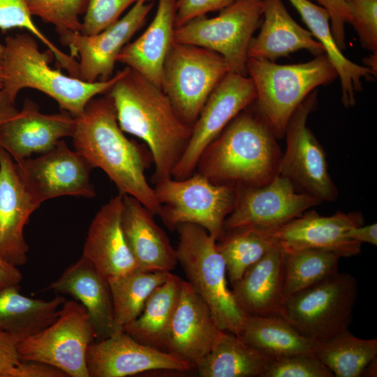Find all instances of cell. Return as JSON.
<instances>
[{
    "label": "cell",
    "instance_id": "484cf974",
    "mask_svg": "<svg viewBox=\"0 0 377 377\" xmlns=\"http://www.w3.org/2000/svg\"><path fill=\"white\" fill-rule=\"evenodd\" d=\"M283 279V253L274 246L231 285L237 306L245 316L279 315Z\"/></svg>",
    "mask_w": 377,
    "mask_h": 377
},
{
    "label": "cell",
    "instance_id": "ba28073f",
    "mask_svg": "<svg viewBox=\"0 0 377 377\" xmlns=\"http://www.w3.org/2000/svg\"><path fill=\"white\" fill-rule=\"evenodd\" d=\"M357 297V282L337 273L286 297L279 315L300 334L324 341L348 329Z\"/></svg>",
    "mask_w": 377,
    "mask_h": 377
},
{
    "label": "cell",
    "instance_id": "f1b7e54d",
    "mask_svg": "<svg viewBox=\"0 0 377 377\" xmlns=\"http://www.w3.org/2000/svg\"><path fill=\"white\" fill-rule=\"evenodd\" d=\"M66 300L57 295L50 300L20 293L19 286L0 289V330L17 343L38 333L57 318Z\"/></svg>",
    "mask_w": 377,
    "mask_h": 377
},
{
    "label": "cell",
    "instance_id": "5bb4252c",
    "mask_svg": "<svg viewBox=\"0 0 377 377\" xmlns=\"http://www.w3.org/2000/svg\"><path fill=\"white\" fill-rule=\"evenodd\" d=\"M255 98V87L249 75L228 73L212 91L193 125L189 141L172 177L181 179L194 173L207 146Z\"/></svg>",
    "mask_w": 377,
    "mask_h": 377
},
{
    "label": "cell",
    "instance_id": "ac0fdd59",
    "mask_svg": "<svg viewBox=\"0 0 377 377\" xmlns=\"http://www.w3.org/2000/svg\"><path fill=\"white\" fill-rule=\"evenodd\" d=\"M89 377H125L154 370L195 369L184 360L135 340L124 330L94 341L86 356Z\"/></svg>",
    "mask_w": 377,
    "mask_h": 377
},
{
    "label": "cell",
    "instance_id": "d6986e66",
    "mask_svg": "<svg viewBox=\"0 0 377 377\" xmlns=\"http://www.w3.org/2000/svg\"><path fill=\"white\" fill-rule=\"evenodd\" d=\"M224 332L216 325L206 302L187 281L183 280L170 327L166 351L195 369Z\"/></svg>",
    "mask_w": 377,
    "mask_h": 377
},
{
    "label": "cell",
    "instance_id": "ffe728a7",
    "mask_svg": "<svg viewBox=\"0 0 377 377\" xmlns=\"http://www.w3.org/2000/svg\"><path fill=\"white\" fill-rule=\"evenodd\" d=\"M75 126V118L68 112L44 114L36 103L26 99L18 113L1 127L0 147L17 162L72 138Z\"/></svg>",
    "mask_w": 377,
    "mask_h": 377
},
{
    "label": "cell",
    "instance_id": "9c48e42d",
    "mask_svg": "<svg viewBox=\"0 0 377 377\" xmlns=\"http://www.w3.org/2000/svg\"><path fill=\"white\" fill-rule=\"evenodd\" d=\"M263 15V0H236L215 17L200 16L176 27L174 42L214 51L230 72L248 75L249 47Z\"/></svg>",
    "mask_w": 377,
    "mask_h": 377
},
{
    "label": "cell",
    "instance_id": "d590c367",
    "mask_svg": "<svg viewBox=\"0 0 377 377\" xmlns=\"http://www.w3.org/2000/svg\"><path fill=\"white\" fill-rule=\"evenodd\" d=\"M284 300L337 273L340 256L325 249L283 253Z\"/></svg>",
    "mask_w": 377,
    "mask_h": 377
},
{
    "label": "cell",
    "instance_id": "1f68e13d",
    "mask_svg": "<svg viewBox=\"0 0 377 377\" xmlns=\"http://www.w3.org/2000/svg\"><path fill=\"white\" fill-rule=\"evenodd\" d=\"M273 360L225 331L195 369L201 377H263Z\"/></svg>",
    "mask_w": 377,
    "mask_h": 377
},
{
    "label": "cell",
    "instance_id": "e575fe53",
    "mask_svg": "<svg viewBox=\"0 0 377 377\" xmlns=\"http://www.w3.org/2000/svg\"><path fill=\"white\" fill-rule=\"evenodd\" d=\"M216 245L224 259L227 278L231 285L274 247L263 230L253 226L225 230Z\"/></svg>",
    "mask_w": 377,
    "mask_h": 377
},
{
    "label": "cell",
    "instance_id": "cb8c5ba5",
    "mask_svg": "<svg viewBox=\"0 0 377 377\" xmlns=\"http://www.w3.org/2000/svg\"><path fill=\"white\" fill-rule=\"evenodd\" d=\"M153 216L139 200L123 195V233L139 269L171 272L178 263L176 250Z\"/></svg>",
    "mask_w": 377,
    "mask_h": 377
},
{
    "label": "cell",
    "instance_id": "52a82bcc",
    "mask_svg": "<svg viewBox=\"0 0 377 377\" xmlns=\"http://www.w3.org/2000/svg\"><path fill=\"white\" fill-rule=\"evenodd\" d=\"M154 188L161 207L158 216L169 230L183 223L195 224L216 241L225 232V220L237 197V187L213 183L198 172L181 179H164Z\"/></svg>",
    "mask_w": 377,
    "mask_h": 377
},
{
    "label": "cell",
    "instance_id": "ee69618b",
    "mask_svg": "<svg viewBox=\"0 0 377 377\" xmlns=\"http://www.w3.org/2000/svg\"><path fill=\"white\" fill-rule=\"evenodd\" d=\"M10 377H68L61 369L49 364L34 360L20 361Z\"/></svg>",
    "mask_w": 377,
    "mask_h": 377
},
{
    "label": "cell",
    "instance_id": "836d02e7",
    "mask_svg": "<svg viewBox=\"0 0 377 377\" xmlns=\"http://www.w3.org/2000/svg\"><path fill=\"white\" fill-rule=\"evenodd\" d=\"M170 273L136 269L108 279L116 323L124 328L137 318L150 295Z\"/></svg>",
    "mask_w": 377,
    "mask_h": 377
},
{
    "label": "cell",
    "instance_id": "7dc6e473",
    "mask_svg": "<svg viewBox=\"0 0 377 377\" xmlns=\"http://www.w3.org/2000/svg\"><path fill=\"white\" fill-rule=\"evenodd\" d=\"M22 274L18 267L13 266L0 257V289L10 286H19Z\"/></svg>",
    "mask_w": 377,
    "mask_h": 377
},
{
    "label": "cell",
    "instance_id": "8d00e7d4",
    "mask_svg": "<svg viewBox=\"0 0 377 377\" xmlns=\"http://www.w3.org/2000/svg\"><path fill=\"white\" fill-rule=\"evenodd\" d=\"M13 28L27 30L52 52L61 68L69 75L77 77V59L59 49L37 27L32 20L27 0H0V29L6 30Z\"/></svg>",
    "mask_w": 377,
    "mask_h": 377
},
{
    "label": "cell",
    "instance_id": "f35d334b",
    "mask_svg": "<svg viewBox=\"0 0 377 377\" xmlns=\"http://www.w3.org/2000/svg\"><path fill=\"white\" fill-rule=\"evenodd\" d=\"M346 22L357 34L362 48L377 52V0H348Z\"/></svg>",
    "mask_w": 377,
    "mask_h": 377
},
{
    "label": "cell",
    "instance_id": "30bf717a",
    "mask_svg": "<svg viewBox=\"0 0 377 377\" xmlns=\"http://www.w3.org/2000/svg\"><path fill=\"white\" fill-rule=\"evenodd\" d=\"M229 72L218 53L174 42L164 62L161 89L181 118L193 126L212 91Z\"/></svg>",
    "mask_w": 377,
    "mask_h": 377
},
{
    "label": "cell",
    "instance_id": "74e56055",
    "mask_svg": "<svg viewBox=\"0 0 377 377\" xmlns=\"http://www.w3.org/2000/svg\"><path fill=\"white\" fill-rule=\"evenodd\" d=\"M32 15L52 24L61 37L80 32V15L85 13L88 0H27Z\"/></svg>",
    "mask_w": 377,
    "mask_h": 377
},
{
    "label": "cell",
    "instance_id": "e0dca14e",
    "mask_svg": "<svg viewBox=\"0 0 377 377\" xmlns=\"http://www.w3.org/2000/svg\"><path fill=\"white\" fill-rule=\"evenodd\" d=\"M364 221L359 212L320 216L314 211H306L281 226L261 229L273 246L283 253L318 249L331 251L340 258L352 257L360 253L362 244L348 239L346 232L363 225Z\"/></svg>",
    "mask_w": 377,
    "mask_h": 377
},
{
    "label": "cell",
    "instance_id": "2e32d148",
    "mask_svg": "<svg viewBox=\"0 0 377 377\" xmlns=\"http://www.w3.org/2000/svg\"><path fill=\"white\" fill-rule=\"evenodd\" d=\"M320 203L278 175L262 186L237 187L235 204L225 220L224 230L243 226L274 228Z\"/></svg>",
    "mask_w": 377,
    "mask_h": 377
},
{
    "label": "cell",
    "instance_id": "f546056e",
    "mask_svg": "<svg viewBox=\"0 0 377 377\" xmlns=\"http://www.w3.org/2000/svg\"><path fill=\"white\" fill-rule=\"evenodd\" d=\"M183 279L172 273L150 295L140 316L124 327V331L145 345L166 351L171 321Z\"/></svg>",
    "mask_w": 377,
    "mask_h": 377
},
{
    "label": "cell",
    "instance_id": "6da1fadb",
    "mask_svg": "<svg viewBox=\"0 0 377 377\" xmlns=\"http://www.w3.org/2000/svg\"><path fill=\"white\" fill-rule=\"evenodd\" d=\"M108 94L121 129L147 145L154 163L155 184L172 177L193 126L181 118L161 87L128 67Z\"/></svg>",
    "mask_w": 377,
    "mask_h": 377
},
{
    "label": "cell",
    "instance_id": "4fadbf2b",
    "mask_svg": "<svg viewBox=\"0 0 377 377\" xmlns=\"http://www.w3.org/2000/svg\"><path fill=\"white\" fill-rule=\"evenodd\" d=\"M15 163L25 188L39 207L61 196L93 198L96 195L90 182L92 166L81 154L70 149L64 140L36 158Z\"/></svg>",
    "mask_w": 377,
    "mask_h": 377
},
{
    "label": "cell",
    "instance_id": "f6af8a7d",
    "mask_svg": "<svg viewBox=\"0 0 377 377\" xmlns=\"http://www.w3.org/2000/svg\"><path fill=\"white\" fill-rule=\"evenodd\" d=\"M20 362L17 343L0 330V377H10L12 370Z\"/></svg>",
    "mask_w": 377,
    "mask_h": 377
},
{
    "label": "cell",
    "instance_id": "7bdbcfd3",
    "mask_svg": "<svg viewBox=\"0 0 377 377\" xmlns=\"http://www.w3.org/2000/svg\"><path fill=\"white\" fill-rule=\"evenodd\" d=\"M324 8L330 17L331 29L339 48H346V9L348 0H310Z\"/></svg>",
    "mask_w": 377,
    "mask_h": 377
},
{
    "label": "cell",
    "instance_id": "277c9868",
    "mask_svg": "<svg viewBox=\"0 0 377 377\" xmlns=\"http://www.w3.org/2000/svg\"><path fill=\"white\" fill-rule=\"evenodd\" d=\"M3 46V89L8 95L16 100L23 89L38 90L75 118L82 114L91 99L108 92L125 71L107 80L86 82L52 68V52L41 51L36 38L29 33L6 36Z\"/></svg>",
    "mask_w": 377,
    "mask_h": 377
},
{
    "label": "cell",
    "instance_id": "bcb514c9",
    "mask_svg": "<svg viewBox=\"0 0 377 377\" xmlns=\"http://www.w3.org/2000/svg\"><path fill=\"white\" fill-rule=\"evenodd\" d=\"M348 239L357 241L361 244L369 243L377 245V224L358 226L348 229L346 232Z\"/></svg>",
    "mask_w": 377,
    "mask_h": 377
},
{
    "label": "cell",
    "instance_id": "f907efd6",
    "mask_svg": "<svg viewBox=\"0 0 377 377\" xmlns=\"http://www.w3.org/2000/svg\"><path fill=\"white\" fill-rule=\"evenodd\" d=\"M376 357L374 358L366 367L364 374H367V376H376Z\"/></svg>",
    "mask_w": 377,
    "mask_h": 377
},
{
    "label": "cell",
    "instance_id": "8fae6325",
    "mask_svg": "<svg viewBox=\"0 0 377 377\" xmlns=\"http://www.w3.org/2000/svg\"><path fill=\"white\" fill-rule=\"evenodd\" d=\"M94 328L84 307L75 300H66L56 320L17 345L20 361L45 362L68 377H89L86 356L96 341Z\"/></svg>",
    "mask_w": 377,
    "mask_h": 377
},
{
    "label": "cell",
    "instance_id": "60d3db41",
    "mask_svg": "<svg viewBox=\"0 0 377 377\" xmlns=\"http://www.w3.org/2000/svg\"><path fill=\"white\" fill-rule=\"evenodd\" d=\"M138 0H88L80 33L96 34L115 23Z\"/></svg>",
    "mask_w": 377,
    "mask_h": 377
},
{
    "label": "cell",
    "instance_id": "83f0119b",
    "mask_svg": "<svg viewBox=\"0 0 377 377\" xmlns=\"http://www.w3.org/2000/svg\"><path fill=\"white\" fill-rule=\"evenodd\" d=\"M297 10L313 36L323 45L325 54L340 80L341 101L346 108L355 104V96L362 89V80H371L376 74L343 55L334 38L328 12L310 0H288Z\"/></svg>",
    "mask_w": 377,
    "mask_h": 377
},
{
    "label": "cell",
    "instance_id": "7a4b0ae2",
    "mask_svg": "<svg viewBox=\"0 0 377 377\" xmlns=\"http://www.w3.org/2000/svg\"><path fill=\"white\" fill-rule=\"evenodd\" d=\"M75 119L72 137L75 149L93 168L105 172L120 193L135 198L158 215L160 205L145 176L153 161L151 154L125 135L110 96L91 99Z\"/></svg>",
    "mask_w": 377,
    "mask_h": 377
},
{
    "label": "cell",
    "instance_id": "681fc988",
    "mask_svg": "<svg viewBox=\"0 0 377 377\" xmlns=\"http://www.w3.org/2000/svg\"><path fill=\"white\" fill-rule=\"evenodd\" d=\"M363 65L371 69L377 74V52L371 54L363 59Z\"/></svg>",
    "mask_w": 377,
    "mask_h": 377
},
{
    "label": "cell",
    "instance_id": "c3c4849f",
    "mask_svg": "<svg viewBox=\"0 0 377 377\" xmlns=\"http://www.w3.org/2000/svg\"><path fill=\"white\" fill-rule=\"evenodd\" d=\"M18 112L15 100L12 99L3 89H0V128Z\"/></svg>",
    "mask_w": 377,
    "mask_h": 377
},
{
    "label": "cell",
    "instance_id": "4316f807",
    "mask_svg": "<svg viewBox=\"0 0 377 377\" xmlns=\"http://www.w3.org/2000/svg\"><path fill=\"white\" fill-rule=\"evenodd\" d=\"M177 0H158L155 15L144 32L128 43L117 61L161 88L163 68L174 43Z\"/></svg>",
    "mask_w": 377,
    "mask_h": 377
},
{
    "label": "cell",
    "instance_id": "d4e9b609",
    "mask_svg": "<svg viewBox=\"0 0 377 377\" xmlns=\"http://www.w3.org/2000/svg\"><path fill=\"white\" fill-rule=\"evenodd\" d=\"M260 32L253 37L249 58L275 61L301 50L313 55L325 54L323 45L288 13L283 0H263Z\"/></svg>",
    "mask_w": 377,
    "mask_h": 377
},
{
    "label": "cell",
    "instance_id": "ab89813d",
    "mask_svg": "<svg viewBox=\"0 0 377 377\" xmlns=\"http://www.w3.org/2000/svg\"><path fill=\"white\" fill-rule=\"evenodd\" d=\"M263 377H334L313 354L300 353L273 360Z\"/></svg>",
    "mask_w": 377,
    "mask_h": 377
},
{
    "label": "cell",
    "instance_id": "5b68a950",
    "mask_svg": "<svg viewBox=\"0 0 377 377\" xmlns=\"http://www.w3.org/2000/svg\"><path fill=\"white\" fill-rule=\"evenodd\" d=\"M247 72L256 90L254 107L277 138L284 136L290 117L304 99L338 77L325 54L306 62L285 65L249 58Z\"/></svg>",
    "mask_w": 377,
    "mask_h": 377
},
{
    "label": "cell",
    "instance_id": "9a60e30c",
    "mask_svg": "<svg viewBox=\"0 0 377 377\" xmlns=\"http://www.w3.org/2000/svg\"><path fill=\"white\" fill-rule=\"evenodd\" d=\"M153 6L150 0H138L125 15L96 34L73 32L60 37L70 54L78 59L77 77L93 82L112 77L118 55L142 27Z\"/></svg>",
    "mask_w": 377,
    "mask_h": 377
},
{
    "label": "cell",
    "instance_id": "603a6c76",
    "mask_svg": "<svg viewBox=\"0 0 377 377\" xmlns=\"http://www.w3.org/2000/svg\"><path fill=\"white\" fill-rule=\"evenodd\" d=\"M123 194L111 198L93 219L82 256L107 279L139 269L126 242L122 226Z\"/></svg>",
    "mask_w": 377,
    "mask_h": 377
},
{
    "label": "cell",
    "instance_id": "4dcf8cb0",
    "mask_svg": "<svg viewBox=\"0 0 377 377\" xmlns=\"http://www.w3.org/2000/svg\"><path fill=\"white\" fill-rule=\"evenodd\" d=\"M237 336L273 359L300 353L313 354L318 343L300 334L280 315L246 316Z\"/></svg>",
    "mask_w": 377,
    "mask_h": 377
},
{
    "label": "cell",
    "instance_id": "7c38bea8",
    "mask_svg": "<svg viewBox=\"0 0 377 377\" xmlns=\"http://www.w3.org/2000/svg\"><path fill=\"white\" fill-rule=\"evenodd\" d=\"M317 95V90L313 91L287 124L286 149L281 155L278 174L290 180L298 191L321 202H332L338 191L329 172L325 150L307 126L308 117L318 105Z\"/></svg>",
    "mask_w": 377,
    "mask_h": 377
},
{
    "label": "cell",
    "instance_id": "3957f363",
    "mask_svg": "<svg viewBox=\"0 0 377 377\" xmlns=\"http://www.w3.org/2000/svg\"><path fill=\"white\" fill-rule=\"evenodd\" d=\"M251 105L226 126L198 162L197 172L213 183L258 186L279 175L282 154L278 138Z\"/></svg>",
    "mask_w": 377,
    "mask_h": 377
},
{
    "label": "cell",
    "instance_id": "816d5d0a",
    "mask_svg": "<svg viewBox=\"0 0 377 377\" xmlns=\"http://www.w3.org/2000/svg\"><path fill=\"white\" fill-rule=\"evenodd\" d=\"M4 46L0 43V89H3V59Z\"/></svg>",
    "mask_w": 377,
    "mask_h": 377
},
{
    "label": "cell",
    "instance_id": "d6a6232c",
    "mask_svg": "<svg viewBox=\"0 0 377 377\" xmlns=\"http://www.w3.org/2000/svg\"><path fill=\"white\" fill-rule=\"evenodd\" d=\"M313 355L336 377H360L377 356V339L358 338L346 329L318 342Z\"/></svg>",
    "mask_w": 377,
    "mask_h": 377
},
{
    "label": "cell",
    "instance_id": "b9f144b4",
    "mask_svg": "<svg viewBox=\"0 0 377 377\" xmlns=\"http://www.w3.org/2000/svg\"><path fill=\"white\" fill-rule=\"evenodd\" d=\"M236 0H177L175 27L209 12L221 10Z\"/></svg>",
    "mask_w": 377,
    "mask_h": 377
},
{
    "label": "cell",
    "instance_id": "44dd1931",
    "mask_svg": "<svg viewBox=\"0 0 377 377\" xmlns=\"http://www.w3.org/2000/svg\"><path fill=\"white\" fill-rule=\"evenodd\" d=\"M39 206L25 188L12 156L0 147V257L17 267L28 260L24 229Z\"/></svg>",
    "mask_w": 377,
    "mask_h": 377
},
{
    "label": "cell",
    "instance_id": "7402d4cb",
    "mask_svg": "<svg viewBox=\"0 0 377 377\" xmlns=\"http://www.w3.org/2000/svg\"><path fill=\"white\" fill-rule=\"evenodd\" d=\"M47 290L68 295L84 307L94 328L96 341L124 330L114 320L108 279L84 256L65 269Z\"/></svg>",
    "mask_w": 377,
    "mask_h": 377
},
{
    "label": "cell",
    "instance_id": "8992f818",
    "mask_svg": "<svg viewBox=\"0 0 377 377\" xmlns=\"http://www.w3.org/2000/svg\"><path fill=\"white\" fill-rule=\"evenodd\" d=\"M176 229L177 263L187 281L206 302L218 327L237 336L246 316L228 286L226 264L216 239L195 224L183 223Z\"/></svg>",
    "mask_w": 377,
    "mask_h": 377
}]
</instances>
